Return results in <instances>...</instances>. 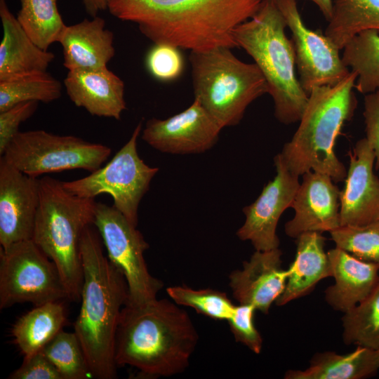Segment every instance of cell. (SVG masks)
Returning a JSON list of instances; mask_svg holds the SVG:
<instances>
[{"instance_id":"obj_9","label":"cell","mask_w":379,"mask_h":379,"mask_svg":"<svg viewBox=\"0 0 379 379\" xmlns=\"http://www.w3.org/2000/svg\"><path fill=\"white\" fill-rule=\"evenodd\" d=\"M141 130L140 121L128 142L104 166L84 178L62 182L66 190L81 197L95 199L101 194H109L113 206L135 227L140 202L159 171V168L146 164L138 153Z\"/></svg>"},{"instance_id":"obj_28","label":"cell","mask_w":379,"mask_h":379,"mask_svg":"<svg viewBox=\"0 0 379 379\" xmlns=\"http://www.w3.org/2000/svg\"><path fill=\"white\" fill-rule=\"evenodd\" d=\"M17 19L29 38L41 49L58 42L66 25L58 10V0H19Z\"/></svg>"},{"instance_id":"obj_30","label":"cell","mask_w":379,"mask_h":379,"mask_svg":"<svg viewBox=\"0 0 379 379\" xmlns=\"http://www.w3.org/2000/svg\"><path fill=\"white\" fill-rule=\"evenodd\" d=\"M342 322L346 345L379 349V281L365 299L345 312Z\"/></svg>"},{"instance_id":"obj_5","label":"cell","mask_w":379,"mask_h":379,"mask_svg":"<svg viewBox=\"0 0 379 379\" xmlns=\"http://www.w3.org/2000/svg\"><path fill=\"white\" fill-rule=\"evenodd\" d=\"M285 19L274 0H263L258 12L232 34L263 74L274 102V116L284 124L299 121L308 101L295 72L293 41L285 33Z\"/></svg>"},{"instance_id":"obj_37","label":"cell","mask_w":379,"mask_h":379,"mask_svg":"<svg viewBox=\"0 0 379 379\" xmlns=\"http://www.w3.org/2000/svg\"><path fill=\"white\" fill-rule=\"evenodd\" d=\"M8 378L62 379L56 368L41 351L24 357L21 366L12 372Z\"/></svg>"},{"instance_id":"obj_6","label":"cell","mask_w":379,"mask_h":379,"mask_svg":"<svg viewBox=\"0 0 379 379\" xmlns=\"http://www.w3.org/2000/svg\"><path fill=\"white\" fill-rule=\"evenodd\" d=\"M96 202L66 190L62 181L39 179V203L33 241L55 265L69 299L79 302L83 284L81 240L93 225Z\"/></svg>"},{"instance_id":"obj_31","label":"cell","mask_w":379,"mask_h":379,"mask_svg":"<svg viewBox=\"0 0 379 379\" xmlns=\"http://www.w3.org/2000/svg\"><path fill=\"white\" fill-rule=\"evenodd\" d=\"M56 368L62 379H86L92 376L74 332L61 330L41 350Z\"/></svg>"},{"instance_id":"obj_12","label":"cell","mask_w":379,"mask_h":379,"mask_svg":"<svg viewBox=\"0 0 379 379\" xmlns=\"http://www.w3.org/2000/svg\"><path fill=\"white\" fill-rule=\"evenodd\" d=\"M292 33L299 82L309 95L316 87L333 86L350 72L340 49L325 34L309 29L299 12L297 0H274Z\"/></svg>"},{"instance_id":"obj_3","label":"cell","mask_w":379,"mask_h":379,"mask_svg":"<svg viewBox=\"0 0 379 379\" xmlns=\"http://www.w3.org/2000/svg\"><path fill=\"white\" fill-rule=\"evenodd\" d=\"M198 338L188 314L174 302H126L116 333L115 361L149 376H171L188 366Z\"/></svg>"},{"instance_id":"obj_27","label":"cell","mask_w":379,"mask_h":379,"mask_svg":"<svg viewBox=\"0 0 379 379\" xmlns=\"http://www.w3.org/2000/svg\"><path fill=\"white\" fill-rule=\"evenodd\" d=\"M344 65L357 74L355 89L366 95L379 89V31L365 30L343 48Z\"/></svg>"},{"instance_id":"obj_20","label":"cell","mask_w":379,"mask_h":379,"mask_svg":"<svg viewBox=\"0 0 379 379\" xmlns=\"http://www.w3.org/2000/svg\"><path fill=\"white\" fill-rule=\"evenodd\" d=\"M98 16L66 25L59 39L63 65L70 70L107 67L115 55L113 33Z\"/></svg>"},{"instance_id":"obj_17","label":"cell","mask_w":379,"mask_h":379,"mask_svg":"<svg viewBox=\"0 0 379 379\" xmlns=\"http://www.w3.org/2000/svg\"><path fill=\"white\" fill-rule=\"evenodd\" d=\"M350 165L340 194V226L362 225L379 220V177L375 154L366 138L349 152Z\"/></svg>"},{"instance_id":"obj_21","label":"cell","mask_w":379,"mask_h":379,"mask_svg":"<svg viewBox=\"0 0 379 379\" xmlns=\"http://www.w3.org/2000/svg\"><path fill=\"white\" fill-rule=\"evenodd\" d=\"M328 255L333 285L325 291V300L335 310L346 312L365 299L379 281V267L335 247Z\"/></svg>"},{"instance_id":"obj_40","label":"cell","mask_w":379,"mask_h":379,"mask_svg":"<svg viewBox=\"0 0 379 379\" xmlns=\"http://www.w3.org/2000/svg\"><path fill=\"white\" fill-rule=\"evenodd\" d=\"M313 2L328 21L333 13V0H310Z\"/></svg>"},{"instance_id":"obj_11","label":"cell","mask_w":379,"mask_h":379,"mask_svg":"<svg viewBox=\"0 0 379 379\" xmlns=\"http://www.w3.org/2000/svg\"><path fill=\"white\" fill-rule=\"evenodd\" d=\"M93 225L110 262L123 274L128 286L126 303L147 304L155 299L163 287L148 271L144 252L149 248L137 227L114 206L96 202Z\"/></svg>"},{"instance_id":"obj_22","label":"cell","mask_w":379,"mask_h":379,"mask_svg":"<svg viewBox=\"0 0 379 379\" xmlns=\"http://www.w3.org/2000/svg\"><path fill=\"white\" fill-rule=\"evenodd\" d=\"M3 36L0 43V81L46 72L55 59L52 52L39 47L27 34L6 1L0 0Z\"/></svg>"},{"instance_id":"obj_19","label":"cell","mask_w":379,"mask_h":379,"mask_svg":"<svg viewBox=\"0 0 379 379\" xmlns=\"http://www.w3.org/2000/svg\"><path fill=\"white\" fill-rule=\"evenodd\" d=\"M64 84L71 101L93 116L119 120L126 109L124 83L107 67L68 71Z\"/></svg>"},{"instance_id":"obj_33","label":"cell","mask_w":379,"mask_h":379,"mask_svg":"<svg viewBox=\"0 0 379 379\" xmlns=\"http://www.w3.org/2000/svg\"><path fill=\"white\" fill-rule=\"evenodd\" d=\"M166 291L177 305L192 307L215 320L228 321L236 307L225 293L211 288L195 290L175 286L168 287Z\"/></svg>"},{"instance_id":"obj_4","label":"cell","mask_w":379,"mask_h":379,"mask_svg":"<svg viewBox=\"0 0 379 379\" xmlns=\"http://www.w3.org/2000/svg\"><path fill=\"white\" fill-rule=\"evenodd\" d=\"M356 79L350 71L338 84L316 87L310 93L298 129L279 154L291 173L299 177L313 171L328 175L334 182L345 179L347 171L336 157L334 145L357 107Z\"/></svg>"},{"instance_id":"obj_18","label":"cell","mask_w":379,"mask_h":379,"mask_svg":"<svg viewBox=\"0 0 379 379\" xmlns=\"http://www.w3.org/2000/svg\"><path fill=\"white\" fill-rule=\"evenodd\" d=\"M282 252L278 248L255 251L241 270L230 275L234 298L240 303L253 305L268 314L272 304L282 293L288 275L281 267Z\"/></svg>"},{"instance_id":"obj_1","label":"cell","mask_w":379,"mask_h":379,"mask_svg":"<svg viewBox=\"0 0 379 379\" xmlns=\"http://www.w3.org/2000/svg\"><path fill=\"white\" fill-rule=\"evenodd\" d=\"M263 0H110L115 18L135 23L155 44L193 51L237 48L233 32Z\"/></svg>"},{"instance_id":"obj_38","label":"cell","mask_w":379,"mask_h":379,"mask_svg":"<svg viewBox=\"0 0 379 379\" xmlns=\"http://www.w3.org/2000/svg\"><path fill=\"white\" fill-rule=\"evenodd\" d=\"M366 139L375 154V164L379 171V89L364 95L363 112Z\"/></svg>"},{"instance_id":"obj_15","label":"cell","mask_w":379,"mask_h":379,"mask_svg":"<svg viewBox=\"0 0 379 379\" xmlns=\"http://www.w3.org/2000/svg\"><path fill=\"white\" fill-rule=\"evenodd\" d=\"M39 203V179L0 158V245L32 239Z\"/></svg>"},{"instance_id":"obj_23","label":"cell","mask_w":379,"mask_h":379,"mask_svg":"<svg viewBox=\"0 0 379 379\" xmlns=\"http://www.w3.org/2000/svg\"><path fill=\"white\" fill-rule=\"evenodd\" d=\"M326 238L321 233L307 232L296 238V254L287 269L284 289L275 303L278 306L307 295L321 280L332 277V268L324 250Z\"/></svg>"},{"instance_id":"obj_34","label":"cell","mask_w":379,"mask_h":379,"mask_svg":"<svg viewBox=\"0 0 379 379\" xmlns=\"http://www.w3.org/2000/svg\"><path fill=\"white\" fill-rule=\"evenodd\" d=\"M176 46L155 44L146 58V65L157 79L170 81L179 77L184 69L182 55Z\"/></svg>"},{"instance_id":"obj_36","label":"cell","mask_w":379,"mask_h":379,"mask_svg":"<svg viewBox=\"0 0 379 379\" xmlns=\"http://www.w3.org/2000/svg\"><path fill=\"white\" fill-rule=\"evenodd\" d=\"M38 102L29 101L15 105L0 112V155L19 132L20 125L30 118L36 110Z\"/></svg>"},{"instance_id":"obj_25","label":"cell","mask_w":379,"mask_h":379,"mask_svg":"<svg viewBox=\"0 0 379 379\" xmlns=\"http://www.w3.org/2000/svg\"><path fill=\"white\" fill-rule=\"evenodd\" d=\"M67 320L61 301L36 306L13 325L15 343L24 357L41 351L61 330Z\"/></svg>"},{"instance_id":"obj_8","label":"cell","mask_w":379,"mask_h":379,"mask_svg":"<svg viewBox=\"0 0 379 379\" xmlns=\"http://www.w3.org/2000/svg\"><path fill=\"white\" fill-rule=\"evenodd\" d=\"M111 154V149L74 135H59L44 130L19 131L6 149L5 160L25 174L37 178L66 170L92 173Z\"/></svg>"},{"instance_id":"obj_41","label":"cell","mask_w":379,"mask_h":379,"mask_svg":"<svg viewBox=\"0 0 379 379\" xmlns=\"http://www.w3.org/2000/svg\"><path fill=\"white\" fill-rule=\"evenodd\" d=\"M379 350V349H378Z\"/></svg>"},{"instance_id":"obj_13","label":"cell","mask_w":379,"mask_h":379,"mask_svg":"<svg viewBox=\"0 0 379 379\" xmlns=\"http://www.w3.org/2000/svg\"><path fill=\"white\" fill-rule=\"evenodd\" d=\"M277 175L251 204L243 208L245 221L237 232L242 241H249L255 251L278 248L277 226L284 211L291 207L300 185L298 176L291 173L279 154L274 158Z\"/></svg>"},{"instance_id":"obj_32","label":"cell","mask_w":379,"mask_h":379,"mask_svg":"<svg viewBox=\"0 0 379 379\" xmlns=\"http://www.w3.org/2000/svg\"><path fill=\"white\" fill-rule=\"evenodd\" d=\"M329 233L335 247L379 267V220L362 225L340 226Z\"/></svg>"},{"instance_id":"obj_2","label":"cell","mask_w":379,"mask_h":379,"mask_svg":"<svg viewBox=\"0 0 379 379\" xmlns=\"http://www.w3.org/2000/svg\"><path fill=\"white\" fill-rule=\"evenodd\" d=\"M83 267L81 305L74 322L92 377H117L115 340L128 291L123 274L103 253L101 237L91 225L81 240Z\"/></svg>"},{"instance_id":"obj_16","label":"cell","mask_w":379,"mask_h":379,"mask_svg":"<svg viewBox=\"0 0 379 379\" xmlns=\"http://www.w3.org/2000/svg\"><path fill=\"white\" fill-rule=\"evenodd\" d=\"M302 178L291 206L295 215L285 224V233L296 239L305 232H330L340 227V190L333 179L313 171Z\"/></svg>"},{"instance_id":"obj_10","label":"cell","mask_w":379,"mask_h":379,"mask_svg":"<svg viewBox=\"0 0 379 379\" xmlns=\"http://www.w3.org/2000/svg\"><path fill=\"white\" fill-rule=\"evenodd\" d=\"M69 299L54 264L32 239L0 249V309L17 303L36 306Z\"/></svg>"},{"instance_id":"obj_14","label":"cell","mask_w":379,"mask_h":379,"mask_svg":"<svg viewBox=\"0 0 379 379\" xmlns=\"http://www.w3.org/2000/svg\"><path fill=\"white\" fill-rule=\"evenodd\" d=\"M222 129L194 98L189 107L178 114L166 119L148 120L142 139L161 152L199 154L213 147Z\"/></svg>"},{"instance_id":"obj_7","label":"cell","mask_w":379,"mask_h":379,"mask_svg":"<svg viewBox=\"0 0 379 379\" xmlns=\"http://www.w3.org/2000/svg\"><path fill=\"white\" fill-rule=\"evenodd\" d=\"M228 47L190 51L194 98L223 128L238 124L248 106L269 89L255 63Z\"/></svg>"},{"instance_id":"obj_29","label":"cell","mask_w":379,"mask_h":379,"mask_svg":"<svg viewBox=\"0 0 379 379\" xmlns=\"http://www.w3.org/2000/svg\"><path fill=\"white\" fill-rule=\"evenodd\" d=\"M61 83L46 72H38L0 81V112L21 102H51L59 99Z\"/></svg>"},{"instance_id":"obj_35","label":"cell","mask_w":379,"mask_h":379,"mask_svg":"<svg viewBox=\"0 0 379 379\" xmlns=\"http://www.w3.org/2000/svg\"><path fill=\"white\" fill-rule=\"evenodd\" d=\"M255 310L251 305H236L227 321L236 341L242 343L254 353L259 354L262 347V338L254 325Z\"/></svg>"},{"instance_id":"obj_26","label":"cell","mask_w":379,"mask_h":379,"mask_svg":"<svg viewBox=\"0 0 379 379\" xmlns=\"http://www.w3.org/2000/svg\"><path fill=\"white\" fill-rule=\"evenodd\" d=\"M328 22L324 34L343 50L357 34L379 31V0H333V13Z\"/></svg>"},{"instance_id":"obj_24","label":"cell","mask_w":379,"mask_h":379,"mask_svg":"<svg viewBox=\"0 0 379 379\" xmlns=\"http://www.w3.org/2000/svg\"><path fill=\"white\" fill-rule=\"evenodd\" d=\"M379 369V350L357 346L345 354L333 352L317 354L310 366L303 370L288 371L286 379H361Z\"/></svg>"},{"instance_id":"obj_39","label":"cell","mask_w":379,"mask_h":379,"mask_svg":"<svg viewBox=\"0 0 379 379\" xmlns=\"http://www.w3.org/2000/svg\"><path fill=\"white\" fill-rule=\"evenodd\" d=\"M87 13L92 18L96 17L102 11L108 9L110 0H82Z\"/></svg>"}]
</instances>
